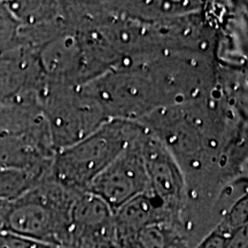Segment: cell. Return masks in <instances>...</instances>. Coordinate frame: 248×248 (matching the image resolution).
I'll list each match as a JSON object with an SVG mask.
<instances>
[{
    "label": "cell",
    "mask_w": 248,
    "mask_h": 248,
    "mask_svg": "<svg viewBox=\"0 0 248 248\" xmlns=\"http://www.w3.org/2000/svg\"><path fill=\"white\" fill-rule=\"evenodd\" d=\"M133 121L110 119L76 144L54 152L51 178L74 192H86L91 183L142 135Z\"/></svg>",
    "instance_id": "6da1fadb"
},
{
    "label": "cell",
    "mask_w": 248,
    "mask_h": 248,
    "mask_svg": "<svg viewBox=\"0 0 248 248\" xmlns=\"http://www.w3.org/2000/svg\"><path fill=\"white\" fill-rule=\"evenodd\" d=\"M79 192L53 179L38 183L11 201L1 217V230L40 243L68 247L70 209Z\"/></svg>",
    "instance_id": "7a4b0ae2"
},
{
    "label": "cell",
    "mask_w": 248,
    "mask_h": 248,
    "mask_svg": "<svg viewBox=\"0 0 248 248\" xmlns=\"http://www.w3.org/2000/svg\"><path fill=\"white\" fill-rule=\"evenodd\" d=\"M44 115L53 150L76 144L110 119L97 99L78 86H48Z\"/></svg>",
    "instance_id": "3957f363"
},
{
    "label": "cell",
    "mask_w": 248,
    "mask_h": 248,
    "mask_svg": "<svg viewBox=\"0 0 248 248\" xmlns=\"http://www.w3.org/2000/svg\"><path fill=\"white\" fill-rule=\"evenodd\" d=\"M141 136L109 164L86 191L104 201L113 213L133 198L148 192V177L141 153Z\"/></svg>",
    "instance_id": "277c9868"
},
{
    "label": "cell",
    "mask_w": 248,
    "mask_h": 248,
    "mask_svg": "<svg viewBox=\"0 0 248 248\" xmlns=\"http://www.w3.org/2000/svg\"><path fill=\"white\" fill-rule=\"evenodd\" d=\"M148 177V192L177 217L187 201L185 176L173 155L146 129L140 139Z\"/></svg>",
    "instance_id": "5b68a950"
},
{
    "label": "cell",
    "mask_w": 248,
    "mask_h": 248,
    "mask_svg": "<svg viewBox=\"0 0 248 248\" xmlns=\"http://www.w3.org/2000/svg\"><path fill=\"white\" fill-rule=\"evenodd\" d=\"M69 248H115L114 213L89 192H80L70 209Z\"/></svg>",
    "instance_id": "8992f818"
},
{
    "label": "cell",
    "mask_w": 248,
    "mask_h": 248,
    "mask_svg": "<svg viewBox=\"0 0 248 248\" xmlns=\"http://www.w3.org/2000/svg\"><path fill=\"white\" fill-rule=\"evenodd\" d=\"M175 218L150 192L142 193L114 212V244L144 226L157 222H173Z\"/></svg>",
    "instance_id": "52a82bcc"
},
{
    "label": "cell",
    "mask_w": 248,
    "mask_h": 248,
    "mask_svg": "<svg viewBox=\"0 0 248 248\" xmlns=\"http://www.w3.org/2000/svg\"><path fill=\"white\" fill-rule=\"evenodd\" d=\"M115 248H183V244L173 222H157L115 241Z\"/></svg>",
    "instance_id": "ba28073f"
},
{
    "label": "cell",
    "mask_w": 248,
    "mask_h": 248,
    "mask_svg": "<svg viewBox=\"0 0 248 248\" xmlns=\"http://www.w3.org/2000/svg\"><path fill=\"white\" fill-rule=\"evenodd\" d=\"M0 248H66L40 243L0 229Z\"/></svg>",
    "instance_id": "9c48e42d"
},
{
    "label": "cell",
    "mask_w": 248,
    "mask_h": 248,
    "mask_svg": "<svg viewBox=\"0 0 248 248\" xmlns=\"http://www.w3.org/2000/svg\"><path fill=\"white\" fill-rule=\"evenodd\" d=\"M230 229H228L224 224L219 223L215 230L210 232L201 243L198 245L197 248H226L228 239L232 233Z\"/></svg>",
    "instance_id": "30bf717a"
}]
</instances>
